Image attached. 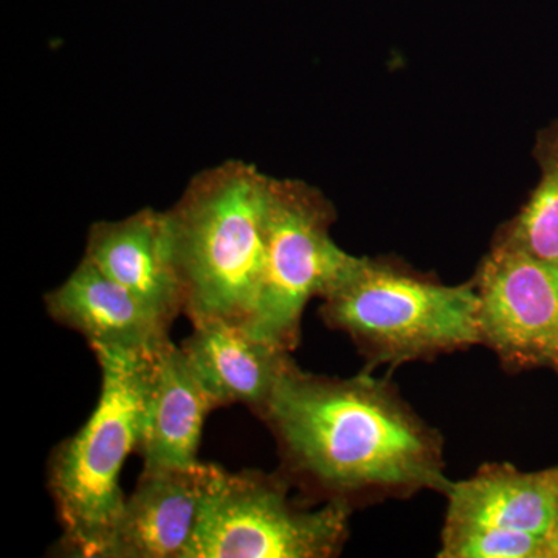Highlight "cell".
<instances>
[{
  "label": "cell",
  "mask_w": 558,
  "mask_h": 558,
  "mask_svg": "<svg viewBox=\"0 0 558 558\" xmlns=\"http://www.w3.org/2000/svg\"><path fill=\"white\" fill-rule=\"evenodd\" d=\"M270 175L229 160L194 175L167 211L172 258L191 325L231 323L250 329L266 256Z\"/></svg>",
  "instance_id": "cell-2"
},
{
  "label": "cell",
  "mask_w": 558,
  "mask_h": 558,
  "mask_svg": "<svg viewBox=\"0 0 558 558\" xmlns=\"http://www.w3.org/2000/svg\"><path fill=\"white\" fill-rule=\"evenodd\" d=\"M278 444L282 475L326 501L446 494L442 438L368 374L339 379L288 371L259 416Z\"/></svg>",
  "instance_id": "cell-1"
},
{
  "label": "cell",
  "mask_w": 558,
  "mask_h": 558,
  "mask_svg": "<svg viewBox=\"0 0 558 558\" xmlns=\"http://www.w3.org/2000/svg\"><path fill=\"white\" fill-rule=\"evenodd\" d=\"M44 304L51 319L81 333L89 347L154 355L171 340V325L84 258Z\"/></svg>",
  "instance_id": "cell-10"
},
{
  "label": "cell",
  "mask_w": 558,
  "mask_h": 558,
  "mask_svg": "<svg viewBox=\"0 0 558 558\" xmlns=\"http://www.w3.org/2000/svg\"><path fill=\"white\" fill-rule=\"evenodd\" d=\"M218 409L182 347L168 341L150 357L143 470L189 469L199 462L202 428Z\"/></svg>",
  "instance_id": "cell-12"
},
{
  "label": "cell",
  "mask_w": 558,
  "mask_h": 558,
  "mask_svg": "<svg viewBox=\"0 0 558 558\" xmlns=\"http://www.w3.org/2000/svg\"><path fill=\"white\" fill-rule=\"evenodd\" d=\"M215 465L143 470L98 558H183Z\"/></svg>",
  "instance_id": "cell-8"
},
{
  "label": "cell",
  "mask_w": 558,
  "mask_h": 558,
  "mask_svg": "<svg viewBox=\"0 0 558 558\" xmlns=\"http://www.w3.org/2000/svg\"><path fill=\"white\" fill-rule=\"evenodd\" d=\"M328 328L348 333L369 365H402L481 344L473 281L446 286L380 259L359 258L323 296Z\"/></svg>",
  "instance_id": "cell-4"
},
{
  "label": "cell",
  "mask_w": 558,
  "mask_h": 558,
  "mask_svg": "<svg viewBox=\"0 0 558 558\" xmlns=\"http://www.w3.org/2000/svg\"><path fill=\"white\" fill-rule=\"evenodd\" d=\"M83 258L168 325L183 314L185 299L172 258L167 211L143 208L128 218L94 223Z\"/></svg>",
  "instance_id": "cell-9"
},
{
  "label": "cell",
  "mask_w": 558,
  "mask_h": 558,
  "mask_svg": "<svg viewBox=\"0 0 558 558\" xmlns=\"http://www.w3.org/2000/svg\"><path fill=\"white\" fill-rule=\"evenodd\" d=\"M180 347L218 409L240 403L258 417L279 381L295 365L292 352L219 319L193 325V332Z\"/></svg>",
  "instance_id": "cell-11"
},
{
  "label": "cell",
  "mask_w": 558,
  "mask_h": 558,
  "mask_svg": "<svg viewBox=\"0 0 558 558\" xmlns=\"http://www.w3.org/2000/svg\"><path fill=\"white\" fill-rule=\"evenodd\" d=\"M546 558H558V515L546 537Z\"/></svg>",
  "instance_id": "cell-16"
},
{
  "label": "cell",
  "mask_w": 558,
  "mask_h": 558,
  "mask_svg": "<svg viewBox=\"0 0 558 558\" xmlns=\"http://www.w3.org/2000/svg\"><path fill=\"white\" fill-rule=\"evenodd\" d=\"M446 495V520L546 538L558 515V468L526 473L510 464H486L470 478L451 483Z\"/></svg>",
  "instance_id": "cell-13"
},
{
  "label": "cell",
  "mask_w": 558,
  "mask_h": 558,
  "mask_svg": "<svg viewBox=\"0 0 558 558\" xmlns=\"http://www.w3.org/2000/svg\"><path fill=\"white\" fill-rule=\"evenodd\" d=\"M473 284L481 344L506 366L558 369V270L497 238Z\"/></svg>",
  "instance_id": "cell-7"
},
{
  "label": "cell",
  "mask_w": 558,
  "mask_h": 558,
  "mask_svg": "<svg viewBox=\"0 0 558 558\" xmlns=\"http://www.w3.org/2000/svg\"><path fill=\"white\" fill-rule=\"evenodd\" d=\"M442 558H546V538L483 523L446 520Z\"/></svg>",
  "instance_id": "cell-15"
},
{
  "label": "cell",
  "mask_w": 558,
  "mask_h": 558,
  "mask_svg": "<svg viewBox=\"0 0 558 558\" xmlns=\"http://www.w3.org/2000/svg\"><path fill=\"white\" fill-rule=\"evenodd\" d=\"M336 209L306 182L271 178L267 205L263 281L250 330L293 352L301 319L315 296L347 277L360 256L344 252L330 234Z\"/></svg>",
  "instance_id": "cell-6"
},
{
  "label": "cell",
  "mask_w": 558,
  "mask_h": 558,
  "mask_svg": "<svg viewBox=\"0 0 558 558\" xmlns=\"http://www.w3.org/2000/svg\"><path fill=\"white\" fill-rule=\"evenodd\" d=\"M284 475L215 465L199 521L183 558H330L343 549L352 506L306 509Z\"/></svg>",
  "instance_id": "cell-5"
},
{
  "label": "cell",
  "mask_w": 558,
  "mask_h": 558,
  "mask_svg": "<svg viewBox=\"0 0 558 558\" xmlns=\"http://www.w3.org/2000/svg\"><path fill=\"white\" fill-rule=\"evenodd\" d=\"M90 349L101 371L100 399L86 424L54 449L47 470L62 529L60 550L83 558L100 556L126 501L121 470L142 442L153 357Z\"/></svg>",
  "instance_id": "cell-3"
},
{
  "label": "cell",
  "mask_w": 558,
  "mask_h": 558,
  "mask_svg": "<svg viewBox=\"0 0 558 558\" xmlns=\"http://www.w3.org/2000/svg\"><path fill=\"white\" fill-rule=\"evenodd\" d=\"M538 185L498 238L558 270V121L539 134Z\"/></svg>",
  "instance_id": "cell-14"
}]
</instances>
